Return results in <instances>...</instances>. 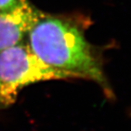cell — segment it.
<instances>
[{"instance_id":"3957f363","label":"cell","mask_w":131,"mask_h":131,"mask_svg":"<svg viewBox=\"0 0 131 131\" xmlns=\"http://www.w3.org/2000/svg\"><path fill=\"white\" fill-rule=\"evenodd\" d=\"M46 15L29 0H18L9 9L0 11V51L23 41Z\"/></svg>"},{"instance_id":"7a4b0ae2","label":"cell","mask_w":131,"mask_h":131,"mask_svg":"<svg viewBox=\"0 0 131 131\" xmlns=\"http://www.w3.org/2000/svg\"><path fill=\"white\" fill-rule=\"evenodd\" d=\"M70 79L68 74L42 62L27 41L0 51V104L2 108L16 102L26 86L52 80Z\"/></svg>"},{"instance_id":"5b68a950","label":"cell","mask_w":131,"mask_h":131,"mask_svg":"<svg viewBox=\"0 0 131 131\" xmlns=\"http://www.w3.org/2000/svg\"><path fill=\"white\" fill-rule=\"evenodd\" d=\"M1 109H3V108H2V106H1V104H0V110H1Z\"/></svg>"},{"instance_id":"277c9868","label":"cell","mask_w":131,"mask_h":131,"mask_svg":"<svg viewBox=\"0 0 131 131\" xmlns=\"http://www.w3.org/2000/svg\"><path fill=\"white\" fill-rule=\"evenodd\" d=\"M18 0H0V11L9 9L15 6Z\"/></svg>"},{"instance_id":"6da1fadb","label":"cell","mask_w":131,"mask_h":131,"mask_svg":"<svg viewBox=\"0 0 131 131\" xmlns=\"http://www.w3.org/2000/svg\"><path fill=\"white\" fill-rule=\"evenodd\" d=\"M28 44L40 59L70 79H85L106 85L101 59L79 25L47 15L28 34Z\"/></svg>"}]
</instances>
